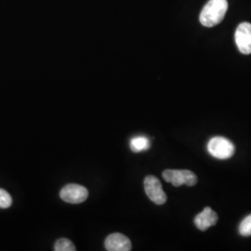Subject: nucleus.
Returning a JSON list of instances; mask_svg holds the SVG:
<instances>
[{
	"instance_id": "obj_7",
	"label": "nucleus",
	"mask_w": 251,
	"mask_h": 251,
	"mask_svg": "<svg viewBox=\"0 0 251 251\" xmlns=\"http://www.w3.org/2000/svg\"><path fill=\"white\" fill-rule=\"evenodd\" d=\"M104 246L108 251H129L132 249L129 238L120 233H111L108 235Z\"/></svg>"
},
{
	"instance_id": "obj_8",
	"label": "nucleus",
	"mask_w": 251,
	"mask_h": 251,
	"mask_svg": "<svg viewBox=\"0 0 251 251\" xmlns=\"http://www.w3.org/2000/svg\"><path fill=\"white\" fill-rule=\"evenodd\" d=\"M218 222V214L211 208L206 206L202 212L196 216L194 223L200 231H206L209 227L214 226Z\"/></svg>"
},
{
	"instance_id": "obj_5",
	"label": "nucleus",
	"mask_w": 251,
	"mask_h": 251,
	"mask_svg": "<svg viewBox=\"0 0 251 251\" xmlns=\"http://www.w3.org/2000/svg\"><path fill=\"white\" fill-rule=\"evenodd\" d=\"M60 197L66 203L80 204L88 199L89 191L82 185L71 183L61 190Z\"/></svg>"
},
{
	"instance_id": "obj_4",
	"label": "nucleus",
	"mask_w": 251,
	"mask_h": 251,
	"mask_svg": "<svg viewBox=\"0 0 251 251\" xmlns=\"http://www.w3.org/2000/svg\"><path fill=\"white\" fill-rule=\"evenodd\" d=\"M144 191L149 199L156 205H163L167 201V195L162 188L161 182L156 177L149 175L144 179Z\"/></svg>"
},
{
	"instance_id": "obj_2",
	"label": "nucleus",
	"mask_w": 251,
	"mask_h": 251,
	"mask_svg": "<svg viewBox=\"0 0 251 251\" xmlns=\"http://www.w3.org/2000/svg\"><path fill=\"white\" fill-rule=\"evenodd\" d=\"M207 151L213 157L224 160L233 156L235 152V147L228 139L217 136L209 140L207 144Z\"/></svg>"
},
{
	"instance_id": "obj_10",
	"label": "nucleus",
	"mask_w": 251,
	"mask_h": 251,
	"mask_svg": "<svg viewBox=\"0 0 251 251\" xmlns=\"http://www.w3.org/2000/svg\"><path fill=\"white\" fill-rule=\"evenodd\" d=\"M54 251H76L75 245L71 240L66 238H61L57 240L54 246Z\"/></svg>"
},
{
	"instance_id": "obj_11",
	"label": "nucleus",
	"mask_w": 251,
	"mask_h": 251,
	"mask_svg": "<svg viewBox=\"0 0 251 251\" xmlns=\"http://www.w3.org/2000/svg\"><path fill=\"white\" fill-rule=\"evenodd\" d=\"M239 233L243 236H251V214L243 219L238 227Z\"/></svg>"
},
{
	"instance_id": "obj_6",
	"label": "nucleus",
	"mask_w": 251,
	"mask_h": 251,
	"mask_svg": "<svg viewBox=\"0 0 251 251\" xmlns=\"http://www.w3.org/2000/svg\"><path fill=\"white\" fill-rule=\"evenodd\" d=\"M235 43L242 54H251V24L242 23L235 30Z\"/></svg>"
},
{
	"instance_id": "obj_9",
	"label": "nucleus",
	"mask_w": 251,
	"mask_h": 251,
	"mask_svg": "<svg viewBox=\"0 0 251 251\" xmlns=\"http://www.w3.org/2000/svg\"><path fill=\"white\" fill-rule=\"evenodd\" d=\"M129 146L132 152H143L150 148V141L145 136H136L130 140Z\"/></svg>"
},
{
	"instance_id": "obj_1",
	"label": "nucleus",
	"mask_w": 251,
	"mask_h": 251,
	"mask_svg": "<svg viewBox=\"0 0 251 251\" xmlns=\"http://www.w3.org/2000/svg\"><path fill=\"white\" fill-rule=\"evenodd\" d=\"M227 9V0H209L200 13V23L204 26H215L224 20Z\"/></svg>"
},
{
	"instance_id": "obj_3",
	"label": "nucleus",
	"mask_w": 251,
	"mask_h": 251,
	"mask_svg": "<svg viewBox=\"0 0 251 251\" xmlns=\"http://www.w3.org/2000/svg\"><path fill=\"white\" fill-rule=\"evenodd\" d=\"M167 182H171L175 187L181 185L194 186L198 183V177L193 171L187 170H167L162 174Z\"/></svg>"
},
{
	"instance_id": "obj_12",
	"label": "nucleus",
	"mask_w": 251,
	"mask_h": 251,
	"mask_svg": "<svg viewBox=\"0 0 251 251\" xmlns=\"http://www.w3.org/2000/svg\"><path fill=\"white\" fill-rule=\"evenodd\" d=\"M12 205V198L9 193L0 189V208H9Z\"/></svg>"
}]
</instances>
